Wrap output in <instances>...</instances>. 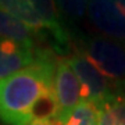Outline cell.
<instances>
[{"mask_svg":"<svg viewBox=\"0 0 125 125\" xmlns=\"http://www.w3.org/2000/svg\"><path fill=\"white\" fill-rule=\"evenodd\" d=\"M54 71L56 61L45 50L32 65L0 81V121L4 125H29L57 120Z\"/></svg>","mask_w":125,"mask_h":125,"instance_id":"cell-1","label":"cell"},{"mask_svg":"<svg viewBox=\"0 0 125 125\" xmlns=\"http://www.w3.org/2000/svg\"><path fill=\"white\" fill-rule=\"evenodd\" d=\"M78 53L114 82H125V47L121 42L100 35H79Z\"/></svg>","mask_w":125,"mask_h":125,"instance_id":"cell-2","label":"cell"},{"mask_svg":"<svg viewBox=\"0 0 125 125\" xmlns=\"http://www.w3.org/2000/svg\"><path fill=\"white\" fill-rule=\"evenodd\" d=\"M65 58L82 83L85 92V100L94 103L97 107L108 96H111L122 83H125V82H114L107 78L83 54L78 52Z\"/></svg>","mask_w":125,"mask_h":125,"instance_id":"cell-3","label":"cell"},{"mask_svg":"<svg viewBox=\"0 0 125 125\" xmlns=\"http://www.w3.org/2000/svg\"><path fill=\"white\" fill-rule=\"evenodd\" d=\"M54 92L58 106V115L56 122L64 120L81 102L85 100L82 83L71 65L68 64L67 58H60L58 61H56Z\"/></svg>","mask_w":125,"mask_h":125,"instance_id":"cell-4","label":"cell"},{"mask_svg":"<svg viewBox=\"0 0 125 125\" xmlns=\"http://www.w3.org/2000/svg\"><path fill=\"white\" fill-rule=\"evenodd\" d=\"M88 13L90 21L106 38L117 42L125 40V6L113 1H90Z\"/></svg>","mask_w":125,"mask_h":125,"instance_id":"cell-5","label":"cell"},{"mask_svg":"<svg viewBox=\"0 0 125 125\" xmlns=\"http://www.w3.org/2000/svg\"><path fill=\"white\" fill-rule=\"evenodd\" d=\"M43 53L45 50L39 47L0 39V81L32 65Z\"/></svg>","mask_w":125,"mask_h":125,"instance_id":"cell-6","label":"cell"},{"mask_svg":"<svg viewBox=\"0 0 125 125\" xmlns=\"http://www.w3.org/2000/svg\"><path fill=\"white\" fill-rule=\"evenodd\" d=\"M0 7L10 13L13 17H15L18 21H21L24 25H27L29 29H32L39 36V39L49 36L46 24L39 11L36 10L33 1L31 0H0Z\"/></svg>","mask_w":125,"mask_h":125,"instance_id":"cell-7","label":"cell"},{"mask_svg":"<svg viewBox=\"0 0 125 125\" xmlns=\"http://www.w3.org/2000/svg\"><path fill=\"white\" fill-rule=\"evenodd\" d=\"M0 39L15 40L33 47H38L36 42L40 40L39 36L32 29H29L27 25H24L21 21H18L17 18L1 7H0Z\"/></svg>","mask_w":125,"mask_h":125,"instance_id":"cell-8","label":"cell"},{"mask_svg":"<svg viewBox=\"0 0 125 125\" xmlns=\"http://www.w3.org/2000/svg\"><path fill=\"white\" fill-rule=\"evenodd\" d=\"M97 125H125V83L99 104Z\"/></svg>","mask_w":125,"mask_h":125,"instance_id":"cell-9","label":"cell"},{"mask_svg":"<svg viewBox=\"0 0 125 125\" xmlns=\"http://www.w3.org/2000/svg\"><path fill=\"white\" fill-rule=\"evenodd\" d=\"M99 107L92 102L83 100L68 114L58 125H97Z\"/></svg>","mask_w":125,"mask_h":125,"instance_id":"cell-10","label":"cell"},{"mask_svg":"<svg viewBox=\"0 0 125 125\" xmlns=\"http://www.w3.org/2000/svg\"><path fill=\"white\" fill-rule=\"evenodd\" d=\"M88 6L89 3L86 1H57V7L64 22L65 20L72 22L82 20L85 17V13L88 11Z\"/></svg>","mask_w":125,"mask_h":125,"instance_id":"cell-11","label":"cell"},{"mask_svg":"<svg viewBox=\"0 0 125 125\" xmlns=\"http://www.w3.org/2000/svg\"><path fill=\"white\" fill-rule=\"evenodd\" d=\"M29 125H58V124L53 120H39V121H35V122L29 124Z\"/></svg>","mask_w":125,"mask_h":125,"instance_id":"cell-12","label":"cell"}]
</instances>
